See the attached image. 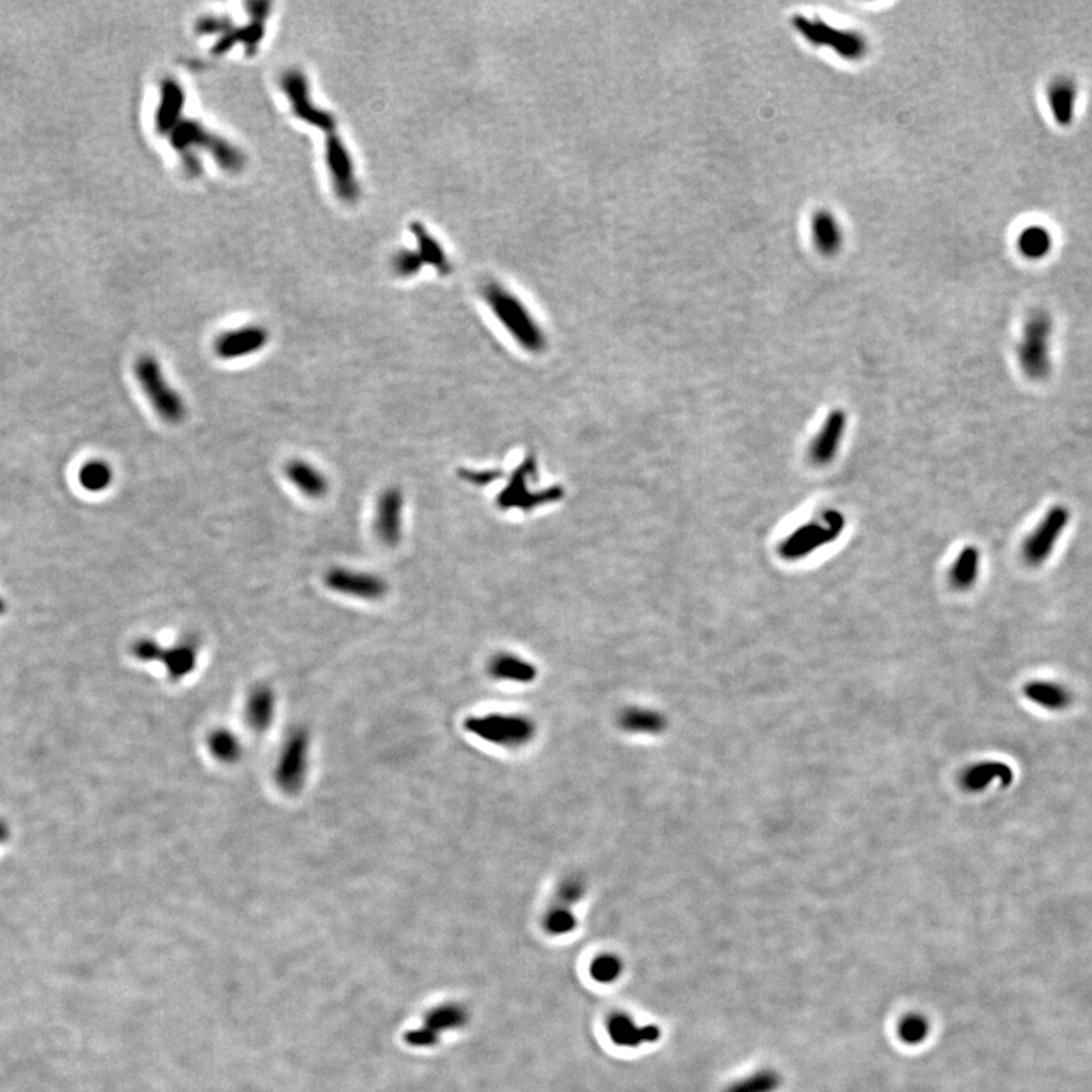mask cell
Segmentation results:
<instances>
[{
    "label": "cell",
    "mask_w": 1092,
    "mask_h": 1092,
    "mask_svg": "<svg viewBox=\"0 0 1092 1092\" xmlns=\"http://www.w3.org/2000/svg\"><path fill=\"white\" fill-rule=\"evenodd\" d=\"M168 140L172 143L173 149L180 152L184 168L191 176H197L201 173V163L194 157V149H204V151L210 152L212 157L215 158V162L225 172L241 173L244 165H246V158L239 147L234 146L230 141H226L222 137L216 136L212 131H208L197 120L183 118L180 125L168 134Z\"/></svg>",
    "instance_id": "cell-1"
},
{
    "label": "cell",
    "mask_w": 1092,
    "mask_h": 1092,
    "mask_svg": "<svg viewBox=\"0 0 1092 1092\" xmlns=\"http://www.w3.org/2000/svg\"><path fill=\"white\" fill-rule=\"evenodd\" d=\"M465 730L491 746L520 749L530 746L538 734V725L522 713L491 712L468 718Z\"/></svg>",
    "instance_id": "cell-2"
},
{
    "label": "cell",
    "mask_w": 1092,
    "mask_h": 1092,
    "mask_svg": "<svg viewBox=\"0 0 1092 1092\" xmlns=\"http://www.w3.org/2000/svg\"><path fill=\"white\" fill-rule=\"evenodd\" d=\"M137 381L151 402L157 415L168 423H180L186 418V404L180 394L165 380L162 365L152 355H141L134 366Z\"/></svg>",
    "instance_id": "cell-3"
},
{
    "label": "cell",
    "mask_w": 1092,
    "mask_h": 1092,
    "mask_svg": "<svg viewBox=\"0 0 1092 1092\" xmlns=\"http://www.w3.org/2000/svg\"><path fill=\"white\" fill-rule=\"evenodd\" d=\"M846 520L835 510L823 513L821 520L802 523L780 544L781 557L786 560L804 559L825 545L835 542L844 530Z\"/></svg>",
    "instance_id": "cell-4"
},
{
    "label": "cell",
    "mask_w": 1092,
    "mask_h": 1092,
    "mask_svg": "<svg viewBox=\"0 0 1092 1092\" xmlns=\"http://www.w3.org/2000/svg\"><path fill=\"white\" fill-rule=\"evenodd\" d=\"M1052 320L1044 313L1031 316L1025 326V334L1017 347L1018 363L1031 381H1044L1052 370L1050 359Z\"/></svg>",
    "instance_id": "cell-5"
},
{
    "label": "cell",
    "mask_w": 1092,
    "mask_h": 1092,
    "mask_svg": "<svg viewBox=\"0 0 1092 1092\" xmlns=\"http://www.w3.org/2000/svg\"><path fill=\"white\" fill-rule=\"evenodd\" d=\"M1071 512L1065 505H1054L1035 530L1029 534L1023 544V559L1030 566H1041L1054 554L1057 542L1070 525Z\"/></svg>",
    "instance_id": "cell-6"
},
{
    "label": "cell",
    "mask_w": 1092,
    "mask_h": 1092,
    "mask_svg": "<svg viewBox=\"0 0 1092 1092\" xmlns=\"http://www.w3.org/2000/svg\"><path fill=\"white\" fill-rule=\"evenodd\" d=\"M281 89L291 102L292 112L307 125L325 131L326 136L336 133V118L331 113L316 107L310 94L309 79L301 70L291 68L281 76Z\"/></svg>",
    "instance_id": "cell-7"
},
{
    "label": "cell",
    "mask_w": 1092,
    "mask_h": 1092,
    "mask_svg": "<svg viewBox=\"0 0 1092 1092\" xmlns=\"http://www.w3.org/2000/svg\"><path fill=\"white\" fill-rule=\"evenodd\" d=\"M309 733L304 728H296L287 738L276 763L275 780L287 794L301 791L309 770Z\"/></svg>",
    "instance_id": "cell-8"
},
{
    "label": "cell",
    "mask_w": 1092,
    "mask_h": 1092,
    "mask_svg": "<svg viewBox=\"0 0 1092 1092\" xmlns=\"http://www.w3.org/2000/svg\"><path fill=\"white\" fill-rule=\"evenodd\" d=\"M326 165L330 170L334 190L343 202H355L360 196V186L355 176L354 162L342 137L328 134L325 143Z\"/></svg>",
    "instance_id": "cell-9"
},
{
    "label": "cell",
    "mask_w": 1092,
    "mask_h": 1092,
    "mask_svg": "<svg viewBox=\"0 0 1092 1092\" xmlns=\"http://www.w3.org/2000/svg\"><path fill=\"white\" fill-rule=\"evenodd\" d=\"M494 292V297L491 299L492 307L502 323L507 326V330L523 347H527L530 351L541 349L544 346V339L536 323L531 320L530 315L521 307L520 302L513 301L512 297L505 296L498 291Z\"/></svg>",
    "instance_id": "cell-10"
},
{
    "label": "cell",
    "mask_w": 1092,
    "mask_h": 1092,
    "mask_svg": "<svg viewBox=\"0 0 1092 1092\" xmlns=\"http://www.w3.org/2000/svg\"><path fill=\"white\" fill-rule=\"evenodd\" d=\"M323 580L326 588L337 594L368 599V601L383 598L387 592L386 581L378 575L357 572L346 568H333L325 573Z\"/></svg>",
    "instance_id": "cell-11"
},
{
    "label": "cell",
    "mask_w": 1092,
    "mask_h": 1092,
    "mask_svg": "<svg viewBox=\"0 0 1092 1092\" xmlns=\"http://www.w3.org/2000/svg\"><path fill=\"white\" fill-rule=\"evenodd\" d=\"M269 342V333L260 325H246L237 330L226 331L215 342V352L218 359L237 360L247 355L257 354Z\"/></svg>",
    "instance_id": "cell-12"
},
{
    "label": "cell",
    "mask_w": 1092,
    "mask_h": 1092,
    "mask_svg": "<svg viewBox=\"0 0 1092 1092\" xmlns=\"http://www.w3.org/2000/svg\"><path fill=\"white\" fill-rule=\"evenodd\" d=\"M797 28L806 36L810 43L835 47V51L842 57L859 58L865 52V41L859 36L836 31L827 26V23L809 22L806 18L800 17Z\"/></svg>",
    "instance_id": "cell-13"
},
{
    "label": "cell",
    "mask_w": 1092,
    "mask_h": 1092,
    "mask_svg": "<svg viewBox=\"0 0 1092 1092\" xmlns=\"http://www.w3.org/2000/svg\"><path fill=\"white\" fill-rule=\"evenodd\" d=\"M847 415L844 410L836 409L830 412L827 419L824 420L821 430L809 444V457L812 463L825 466L835 460L841 448L842 441L846 436Z\"/></svg>",
    "instance_id": "cell-14"
},
{
    "label": "cell",
    "mask_w": 1092,
    "mask_h": 1092,
    "mask_svg": "<svg viewBox=\"0 0 1092 1092\" xmlns=\"http://www.w3.org/2000/svg\"><path fill=\"white\" fill-rule=\"evenodd\" d=\"M404 498L398 489H387L376 504L375 533L387 546L401 541Z\"/></svg>",
    "instance_id": "cell-15"
},
{
    "label": "cell",
    "mask_w": 1092,
    "mask_h": 1092,
    "mask_svg": "<svg viewBox=\"0 0 1092 1092\" xmlns=\"http://www.w3.org/2000/svg\"><path fill=\"white\" fill-rule=\"evenodd\" d=\"M186 93L172 76H165L160 84V104L155 112V128L162 136H168L183 120Z\"/></svg>",
    "instance_id": "cell-16"
},
{
    "label": "cell",
    "mask_w": 1092,
    "mask_h": 1092,
    "mask_svg": "<svg viewBox=\"0 0 1092 1092\" xmlns=\"http://www.w3.org/2000/svg\"><path fill=\"white\" fill-rule=\"evenodd\" d=\"M489 675L495 680L509 683L530 684L538 678L536 665L513 652H499L489 662Z\"/></svg>",
    "instance_id": "cell-17"
},
{
    "label": "cell",
    "mask_w": 1092,
    "mask_h": 1092,
    "mask_svg": "<svg viewBox=\"0 0 1092 1092\" xmlns=\"http://www.w3.org/2000/svg\"><path fill=\"white\" fill-rule=\"evenodd\" d=\"M1014 780V771L1009 765L996 760L975 763L962 773L960 783L968 792H981L994 781H1000V786L1006 788Z\"/></svg>",
    "instance_id": "cell-18"
},
{
    "label": "cell",
    "mask_w": 1092,
    "mask_h": 1092,
    "mask_svg": "<svg viewBox=\"0 0 1092 1092\" xmlns=\"http://www.w3.org/2000/svg\"><path fill=\"white\" fill-rule=\"evenodd\" d=\"M621 730L636 736H659L667 730L668 720L659 710L651 707H625L618 717Z\"/></svg>",
    "instance_id": "cell-19"
},
{
    "label": "cell",
    "mask_w": 1092,
    "mask_h": 1092,
    "mask_svg": "<svg viewBox=\"0 0 1092 1092\" xmlns=\"http://www.w3.org/2000/svg\"><path fill=\"white\" fill-rule=\"evenodd\" d=\"M286 476L297 491L309 498L319 499L328 492L325 475L304 460H292L286 465Z\"/></svg>",
    "instance_id": "cell-20"
},
{
    "label": "cell",
    "mask_w": 1092,
    "mask_h": 1092,
    "mask_svg": "<svg viewBox=\"0 0 1092 1092\" xmlns=\"http://www.w3.org/2000/svg\"><path fill=\"white\" fill-rule=\"evenodd\" d=\"M1023 692H1025L1026 698L1029 701L1042 707V709L1052 710V712L1067 709L1071 704V699H1073L1071 692L1065 688L1064 684L1056 683V681H1029Z\"/></svg>",
    "instance_id": "cell-21"
},
{
    "label": "cell",
    "mask_w": 1092,
    "mask_h": 1092,
    "mask_svg": "<svg viewBox=\"0 0 1092 1092\" xmlns=\"http://www.w3.org/2000/svg\"><path fill=\"white\" fill-rule=\"evenodd\" d=\"M275 715V695L267 686H258L249 695L246 706L247 723L252 730L262 733L269 730Z\"/></svg>",
    "instance_id": "cell-22"
},
{
    "label": "cell",
    "mask_w": 1092,
    "mask_h": 1092,
    "mask_svg": "<svg viewBox=\"0 0 1092 1092\" xmlns=\"http://www.w3.org/2000/svg\"><path fill=\"white\" fill-rule=\"evenodd\" d=\"M981 555L975 545H968L957 554L950 570V581L959 591H968L975 586L980 573Z\"/></svg>",
    "instance_id": "cell-23"
},
{
    "label": "cell",
    "mask_w": 1092,
    "mask_h": 1092,
    "mask_svg": "<svg viewBox=\"0 0 1092 1092\" xmlns=\"http://www.w3.org/2000/svg\"><path fill=\"white\" fill-rule=\"evenodd\" d=\"M609 1035L617 1046L639 1047L657 1038V1029L639 1028L627 1015H615L609 1023Z\"/></svg>",
    "instance_id": "cell-24"
},
{
    "label": "cell",
    "mask_w": 1092,
    "mask_h": 1092,
    "mask_svg": "<svg viewBox=\"0 0 1092 1092\" xmlns=\"http://www.w3.org/2000/svg\"><path fill=\"white\" fill-rule=\"evenodd\" d=\"M197 662V645L194 641H184L173 648L165 649L162 663L172 680H181L193 673Z\"/></svg>",
    "instance_id": "cell-25"
},
{
    "label": "cell",
    "mask_w": 1092,
    "mask_h": 1092,
    "mask_svg": "<svg viewBox=\"0 0 1092 1092\" xmlns=\"http://www.w3.org/2000/svg\"><path fill=\"white\" fill-rule=\"evenodd\" d=\"M813 241L824 254H833L841 246V230L833 216L820 213L813 217Z\"/></svg>",
    "instance_id": "cell-26"
},
{
    "label": "cell",
    "mask_w": 1092,
    "mask_h": 1092,
    "mask_svg": "<svg viewBox=\"0 0 1092 1092\" xmlns=\"http://www.w3.org/2000/svg\"><path fill=\"white\" fill-rule=\"evenodd\" d=\"M208 747L216 759L223 763H234L241 759L243 747L236 734L230 730H216L208 739Z\"/></svg>",
    "instance_id": "cell-27"
},
{
    "label": "cell",
    "mask_w": 1092,
    "mask_h": 1092,
    "mask_svg": "<svg viewBox=\"0 0 1092 1092\" xmlns=\"http://www.w3.org/2000/svg\"><path fill=\"white\" fill-rule=\"evenodd\" d=\"M79 483L86 491L102 492L113 483L112 466L104 460H90L79 470Z\"/></svg>",
    "instance_id": "cell-28"
},
{
    "label": "cell",
    "mask_w": 1092,
    "mask_h": 1092,
    "mask_svg": "<svg viewBox=\"0 0 1092 1092\" xmlns=\"http://www.w3.org/2000/svg\"><path fill=\"white\" fill-rule=\"evenodd\" d=\"M466 1023V1012L460 1006H442L439 1009L431 1012L428 1017V1029L423 1030L428 1031L436 1041L439 1033H444V1030H452V1029H459L460 1026Z\"/></svg>",
    "instance_id": "cell-29"
},
{
    "label": "cell",
    "mask_w": 1092,
    "mask_h": 1092,
    "mask_svg": "<svg viewBox=\"0 0 1092 1092\" xmlns=\"http://www.w3.org/2000/svg\"><path fill=\"white\" fill-rule=\"evenodd\" d=\"M544 927L552 936L568 935L577 927V917L572 912V907L554 902L548 912L545 913Z\"/></svg>",
    "instance_id": "cell-30"
},
{
    "label": "cell",
    "mask_w": 1092,
    "mask_h": 1092,
    "mask_svg": "<svg viewBox=\"0 0 1092 1092\" xmlns=\"http://www.w3.org/2000/svg\"><path fill=\"white\" fill-rule=\"evenodd\" d=\"M1018 246H1020L1021 254L1036 260V258L1046 257L1047 252L1052 247V239H1050L1047 230H1044L1041 226H1030L1021 233L1020 239H1018Z\"/></svg>",
    "instance_id": "cell-31"
},
{
    "label": "cell",
    "mask_w": 1092,
    "mask_h": 1092,
    "mask_svg": "<svg viewBox=\"0 0 1092 1092\" xmlns=\"http://www.w3.org/2000/svg\"><path fill=\"white\" fill-rule=\"evenodd\" d=\"M586 891H588V886H586V881L580 874H570V876L562 878L559 886H557V891H555L557 902H559L563 906L572 907L573 904H577L584 899Z\"/></svg>",
    "instance_id": "cell-32"
},
{
    "label": "cell",
    "mask_w": 1092,
    "mask_h": 1092,
    "mask_svg": "<svg viewBox=\"0 0 1092 1092\" xmlns=\"http://www.w3.org/2000/svg\"><path fill=\"white\" fill-rule=\"evenodd\" d=\"M1052 107H1054V114L1059 118L1060 123H1067L1073 114V104H1075V89L1068 83H1059L1054 87L1052 90Z\"/></svg>",
    "instance_id": "cell-33"
},
{
    "label": "cell",
    "mask_w": 1092,
    "mask_h": 1092,
    "mask_svg": "<svg viewBox=\"0 0 1092 1092\" xmlns=\"http://www.w3.org/2000/svg\"><path fill=\"white\" fill-rule=\"evenodd\" d=\"M622 973V964L613 954H601L592 962L591 975L599 983H612Z\"/></svg>",
    "instance_id": "cell-34"
},
{
    "label": "cell",
    "mask_w": 1092,
    "mask_h": 1092,
    "mask_svg": "<svg viewBox=\"0 0 1092 1092\" xmlns=\"http://www.w3.org/2000/svg\"><path fill=\"white\" fill-rule=\"evenodd\" d=\"M165 649L152 639H141L134 645V655L141 662H162Z\"/></svg>",
    "instance_id": "cell-35"
},
{
    "label": "cell",
    "mask_w": 1092,
    "mask_h": 1092,
    "mask_svg": "<svg viewBox=\"0 0 1092 1092\" xmlns=\"http://www.w3.org/2000/svg\"><path fill=\"white\" fill-rule=\"evenodd\" d=\"M419 257L413 254V252H399V254L394 257V269H396V272H398L399 275H413V273H416L418 272V270H419Z\"/></svg>",
    "instance_id": "cell-36"
},
{
    "label": "cell",
    "mask_w": 1092,
    "mask_h": 1092,
    "mask_svg": "<svg viewBox=\"0 0 1092 1092\" xmlns=\"http://www.w3.org/2000/svg\"><path fill=\"white\" fill-rule=\"evenodd\" d=\"M233 23L228 18L205 17L197 23V31L201 34H226L233 29Z\"/></svg>",
    "instance_id": "cell-37"
},
{
    "label": "cell",
    "mask_w": 1092,
    "mask_h": 1092,
    "mask_svg": "<svg viewBox=\"0 0 1092 1092\" xmlns=\"http://www.w3.org/2000/svg\"><path fill=\"white\" fill-rule=\"evenodd\" d=\"M4 612V601L0 599V613Z\"/></svg>",
    "instance_id": "cell-38"
}]
</instances>
